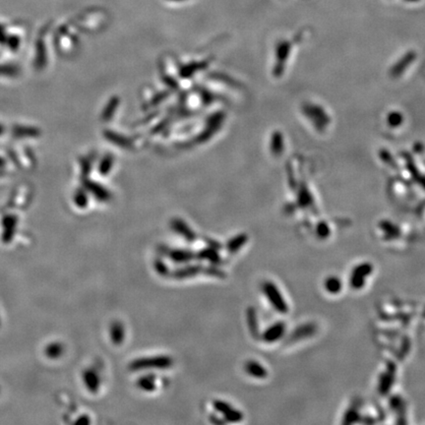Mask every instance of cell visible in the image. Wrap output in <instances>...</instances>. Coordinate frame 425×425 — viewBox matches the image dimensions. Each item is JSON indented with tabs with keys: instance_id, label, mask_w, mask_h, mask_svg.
<instances>
[{
	"instance_id": "cell-10",
	"label": "cell",
	"mask_w": 425,
	"mask_h": 425,
	"mask_svg": "<svg viewBox=\"0 0 425 425\" xmlns=\"http://www.w3.org/2000/svg\"><path fill=\"white\" fill-rule=\"evenodd\" d=\"M172 229L189 242H192L196 239L195 232L190 227H188V225L182 221H179V220L174 221L172 223Z\"/></svg>"
},
{
	"instance_id": "cell-3",
	"label": "cell",
	"mask_w": 425,
	"mask_h": 425,
	"mask_svg": "<svg viewBox=\"0 0 425 425\" xmlns=\"http://www.w3.org/2000/svg\"><path fill=\"white\" fill-rule=\"evenodd\" d=\"M214 407L215 409L223 415V418H224L228 422H239L243 419V414L241 411H239L237 408H234L231 405L225 403L224 401L217 400L214 402Z\"/></svg>"
},
{
	"instance_id": "cell-12",
	"label": "cell",
	"mask_w": 425,
	"mask_h": 425,
	"mask_svg": "<svg viewBox=\"0 0 425 425\" xmlns=\"http://www.w3.org/2000/svg\"><path fill=\"white\" fill-rule=\"evenodd\" d=\"M137 387L144 392H154L157 389L156 375L147 374L140 377L137 381Z\"/></svg>"
},
{
	"instance_id": "cell-8",
	"label": "cell",
	"mask_w": 425,
	"mask_h": 425,
	"mask_svg": "<svg viewBox=\"0 0 425 425\" xmlns=\"http://www.w3.org/2000/svg\"><path fill=\"white\" fill-rule=\"evenodd\" d=\"M245 372L256 379H264L268 376L267 369L256 360H248L244 365Z\"/></svg>"
},
{
	"instance_id": "cell-11",
	"label": "cell",
	"mask_w": 425,
	"mask_h": 425,
	"mask_svg": "<svg viewBox=\"0 0 425 425\" xmlns=\"http://www.w3.org/2000/svg\"><path fill=\"white\" fill-rule=\"evenodd\" d=\"M196 257L200 260H204L209 262L212 265H219L222 262V257L220 255V253L218 252V249L214 248V247H209V248H204L202 250H200Z\"/></svg>"
},
{
	"instance_id": "cell-15",
	"label": "cell",
	"mask_w": 425,
	"mask_h": 425,
	"mask_svg": "<svg viewBox=\"0 0 425 425\" xmlns=\"http://www.w3.org/2000/svg\"><path fill=\"white\" fill-rule=\"evenodd\" d=\"M247 322L251 334L256 336L259 333V324H258L256 312L253 308H249L247 311Z\"/></svg>"
},
{
	"instance_id": "cell-6",
	"label": "cell",
	"mask_w": 425,
	"mask_h": 425,
	"mask_svg": "<svg viewBox=\"0 0 425 425\" xmlns=\"http://www.w3.org/2000/svg\"><path fill=\"white\" fill-rule=\"evenodd\" d=\"M285 331V325L283 322H278L269 327L261 336L265 343L273 344L282 339Z\"/></svg>"
},
{
	"instance_id": "cell-17",
	"label": "cell",
	"mask_w": 425,
	"mask_h": 425,
	"mask_svg": "<svg viewBox=\"0 0 425 425\" xmlns=\"http://www.w3.org/2000/svg\"><path fill=\"white\" fill-rule=\"evenodd\" d=\"M155 270L160 275H166L168 273L166 264L163 261H162V260H157L155 262Z\"/></svg>"
},
{
	"instance_id": "cell-4",
	"label": "cell",
	"mask_w": 425,
	"mask_h": 425,
	"mask_svg": "<svg viewBox=\"0 0 425 425\" xmlns=\"http://www.w3.org/2000/svg\"><path fill=\"white\" fill-rule=\"evenodd\" d=\"M164 254L175 264H187L195 258V254L191 250L174 248L170 249L165 247Z\"/></svg>"
},
{
	"instance_id": "cell-16",
	"label": "cell",
	"mask_w": 425,
	"mask_h": 425,
	"mask_svg": "<svg viewBox=\"0 0 425 425\" xmlns=\"http://www.w3.org/2000/svg\"><path fill=\"white\" fill-rule=\"evenodd\" d=\"M204 272H206L209 276H212V277H218V278L224 277V273L222 270H219L216 267V265H212L211 267H207L206 269H204Z\"/></svg>"
},
{
	"instance_id": "cell-13",
	"label": "cell",
	"mask_w": 425,
	"mask_h": 425,
	"mask_svg": "<svg viewBox=\"0 0 425 425\" xmlns=\"http://www.w3.org/2000/svg\"><path fill=\"white\" fill-rule=\"evenodd\" d=\"M247 242V235L246 234H240L233 238H231L226 244V250L230 253H236L241 247H243Z\"/></svg>"
},
{
	"instance_id": "cell-7",
	"label": "cell",
	"mask_w": 425,
	"mask_h": 425,
	"mask_svg": "<svg viewBox=\"0 0 425 425\" xmlns=\"http://www.w3.org/2000/svg\"><path fill=\"white\" fill-rule=\"evenodd\" d=\"M83 382L91 393H97L101 387V377L96 369L89 368L83 373Z\"/></svg>"
},
{
	"instance_id": "cell-1",
	"label": "cell",
	"mask_w": 425,
	"mask_h": 425,
	"mask_svg": "<svg viewBox=\"0 0 425 425\" xmlns=\"http://www.w3.org/2000/svg\"><path fill=\"white\" fill-rule=\"evenodd\" d=\"M173 360L167 355L140 357L133 360L129 368L132 371H145L151 369H166L172 366Z\"/></svg>"
},
{
	"instance_id": "cell-5",
	"label": "cell",
	"mask_w": 425,
	"mask_h": 425,
	"mask_svg": "<svg viewBox=\"0 0 425 425\" xmlns=\"http://www.w3.org/2000/svg\"><path fill=\"white\" fill-rule=\"evenodd\" d=\"M202 271H204V267L202 265L192 264V265H186L181 268H178L174 270L170 275L171 278L175 280H186L197 276Z\"/></svg>"
},
{
	"instance_id": "cell-2",
	"label": "cell",
	"mask_w": 425,
	"mask_h": 425,
	"mask_svg": "<svg viewBox=\"0 0 425 425\" xmlns=\"http://www.w3.org/2000/svg\"><path fill=\"white\" fill-rule=\"evenodd\" d=\"M262 290L272 307L279 313L284 314L288 311V305L282 295L279 287L272 282H265L262 285Z\"/></svg>"
},
{
	"instance_id": "cell-14",
	"label": "cell",
	"mask_w": 425,
	"mask_h": 425,
	"mask_svg": "<svg viewBox=\"0 0 425 425\" xmlns=\"http://www.w3.org/2000/svg\"><path fill=\"white\" fill-rule=\"evenodd\" d=\"M64 352V346L58 342H52L46 345L44 349L45 355L50 359H57Z\"/></svg>"
},
{
	"instance_id": "cell-9",
	"label": "cell",
	"mask_w": 425,
	"mask_h": 425,
	"mask_svg": "<svg viewBox=\"0 0 425 425\" xmlns=\"http://www.w3.org/2000/svg\"><path fill=\"white\" fill-rule=\"evenodd\" d=\"M110 340L114 344H121L125 339V329L120 321H113L109 327Z\"/></svg>"
}]
</instances>
